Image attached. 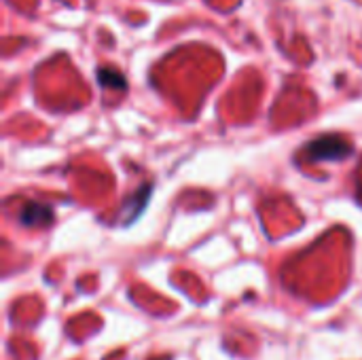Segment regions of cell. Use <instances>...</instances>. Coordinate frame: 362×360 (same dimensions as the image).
Wrapping results in <instances>:
<instances>
[{
  "instance_id": "cell-2",
  "label": "cell",
  "mask_w": 362,
  "mask_h": 360,
  "mask_svg": "<svg viewBox=\"0 0 362 360\" xmlns=\"http://www.w3.org/2000/svg\"><path fill=\"white\" fill-rule=\"evenodd\" d=\"M53 221V210L42 206V204H28L21 212V223L23 225H36V227H42V225H49Z\"/></svg>"
},
{
  "instance_id": "cell-1",
  "label": "cell",
  "mask_w": 362,
  "mask_h": 360,
  "mask_svg": "<svg viewBox=\"0 0 362 360\" xmlns=\"http://www.w3.org/2000/svg\"><path fill=\"white\" fill-rule=\"evenodd\" d=\"M305 151L310 159H344L350 155L352 146L339 136H325L314 140Z\"/></svg>"
},
{
  "instance_id": "cell-3",
  "label": "cell",
  "mask_w": 362,
  "mask_h": 360,
  "mask_svg": "<svg viewBox=\"0 0 362 360\" xmlns=\"http://www.w3.org/2000/svg\"><path fill=\"white\" fill-rule=\"evenodd\" d=\"M98 83H100L102 87H106V89H121V91H123V89L127 87L125 76H123L119 70L110 68V66L98 68Z\"/></svg>"
}]
</instances>
